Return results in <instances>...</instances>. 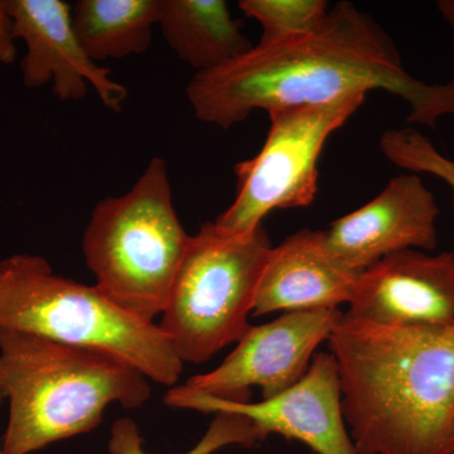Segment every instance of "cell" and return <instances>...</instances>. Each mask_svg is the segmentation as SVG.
Here are the masks:
<instances>
[{
    "label": "cell",
    "mask_w": 454,
    "mask_h": 454,
    "mask_svg": "<svg viewBox=\"0 0 454 454\" xmlns=\"http://www.w3.org/2000/svg\"><path fill=\"white\" fill-rule=\"evenodd\" d=\"M239 8L262 27L259 43H278L313 32L330 11L325 0H241Z\"/></svg>",
    "instance_id": "cell-17"
},
{
    "label": "cell",
    "mask_w": 454,
    "mask_h": 454,
    "mask_svg": "<svg viewBox=\"0 0 454 454\" xmlns=\"http://www.w3.org/2000/svg\"><path fill=\"white\" fill-rule=\"evenodd\" d=\"M0 328L106 354L167 387L184 372L160 325L122 309L95 286L57 276L42 256L0 260Z\"/></svg>",
    "instance_id": "cell-4"
},
{
    "label": "cell",
    "mask_w": 454,
    "mask_h": 454,
    "mask_svg": "<svg viewBox=\"0 0 454 454\" xmlns=\"http://www.w3.org/2000/svg\"><path fill=\"white\" fill-rule=\"evenodd\" d=\"M3 400H4V396H3L2 391H0V404H2ZM0 454H3L2 447H0Z\"/></svg>",
    "instance_id": "cell-21"
},
{
    "label": "cell",
    "mask_w": 454,
    "mask_h": 454,
    "mask_svg": "<svg viewBox=\"0 0 454 454\" xmlns=\"http://www.w3.org/2000/svg\"><path fill=\"white\" fill-rule=\"evenodd\" d=\"M252 420L244 415L219 411L215 413L207 432L190 452L186 454H214L226 446L253 447L262 442ZM138 426L130 418H121L114 422L110 430V454H146L143 448Z\"/></svg>",
    "instance_id": "cell-16"
},
{
    "label": "cell",
    "mask_w": 454,
    "mask_h": 454,
    "mask_svg": "<svg viewBox=\"0 0 454 454\" xmlns=\"http://www.w3.org/2000/svg\"><path fill=\"white\" fill-rule=\"evenodd\" d=\"M160 0H79L74 33L94 62L140 55L151 47Z\"/></svg>",
    "instance_id": "cell-15"
},
{
    "label": "cell",
    "mask_w": 454,
    "mask_h": 454,
    "mask_svg": "<svg viewBox=\"0 0 454 454\" xmlns=\"http://www.w3.org/2000/svg\"><path fill=\"white\" fill-rule=\"evenodd\" d=\"M16 41L8 0H0V64L13 65L16 62Z\"/></svg>",
    "instance_id": "cell-19"
},
{
    "label": "cell",
    "mask_w": 454,
    "mask_h": 454,
    "mask_svg": "<svg viewBox=\"0 0 454 454\" xmlns=\"http://www.w3.org/2000/svg\"><path fill=\"white\" fill-rule=\"evenodd\" d=\"M158 26L170 49L196 74L215 70L254 47L225 0H160Z\"/></svg>",
    "instance_id": "cell-14"
},
{
    "label": "cell",
    "mask_w": 454,
    "mask_h": 454,
    "mask_svg": "<svg viewBox=\"0 0 454 454\" xmlns=\"http://www.w3.org/2000/svg\"><path fill=\"white\" fill-rule=\"evenodd\" d=\"M342 317L339 309L301 310L252 325L220 366L188 379L184 387L235 402H249L250 387H259L262 399L279 395L306 375L316 348Z\"/></svg>",
    "instance_id": "cell-8"
},
{
    "label": "cell",
    "mask_w": 454,
    "mask_h": 454,
    "mask_svg": "<svg viewBox=\"0 0 454 454\" xmlns=\"http://www.w3.org/2000/svg\"><path fill=\"white\" fill-rule=\"evenodd\" d=\"M382 90L411 107L406 121L435 129L454 116V79L427 83L405 70L393 38L352 3L340 2L318 28L199 73L187 98L200 121L227 129L254 110L315 106Z\"/></svg>",
    "instance_id": "cell-1"
},
{
    "label": "cell",
    "mask_w": 454,
    "mask_h": 454,
    "mask_svg": "<svg viewBox=\"0 0 454 454\" xmlns=\"http://www.w3.org/2000/svg\"><path fill=\"white\" fill-rule=\"evenodd\" d=\"M14 35L26 43L20 61L23 83L28 89L52 82L62 101H79L89 85L101 103L121 113L128 90L112 77V71L92 61L82 49L73 25V7L64 0H8Z\"/></svg>",
    "instance_id": "cell-10"
},
{
    "label": "cell",
    "mask_w": 454,
    "mask_h": 454,
    "mask_svg": "<svg viewBox=\"0 0 454 454\" xmlns=\"http://www.w3.org/2000/svg\"><path fill=\"white\" fill-rule=\"evenodd\" d=\"M190 240L173 205L166 160L155 157L130 191L95 206L82 250L98 291L154 322L166 309Z\"/></svg>",
    "instance_id": "cell-5"
},
{
    "label": "cell",
    "mask_w": 454,
    "mask_h": 454,
    "mask_svg": "<svg viewBox=\"0 0 454 454\" xmlns=\"http://www.w3.org/2000/svg\"><path fill=\"white\" fill-rule=\"evenodd\" d=\"M361 273L328 250L325 231L300 230L271 250L253 316L337 309L349 303Z\"/></svg>",
    "instance_id": "cell-13"
},
{
    "label": "cell",
    "mask_w": 454,
    "mask_h": 454,
    "mask_svg": "<svg viewBox=\"0 0 454 454\" xmlns=\"http://www.w3.org/2000/svg\"><path fill=\"white\" fill-rule=\"evenodd\" d=\"M365 97L269 112L270 129L264 145L255 157L236 164L235 201L215 225L229 234H252L271 211L307 207L315 201L317 166L325 142L357 112Z\"/></svg>",
    "instance_id": "cell-7"
},
{
    "label": "cell",
    "mask_w": 454,
    "mask_h": 454,
    "mask_svg": "<svg viewBox=\"0 0 454 454\" xmlns=\"http://www.w3.org/2000/svg\"><path fill=\"white\" fill-rule=\"evenodd\" d=\"M438 217V203L422 178L397 176L372 201L333 221L325 245L349 268L364 271L403 250H434Z\"/></svg>",
    "instance_id": "cell-12"
},
{
    "label": "cell",
    "mask_w": 454,
    "mask_h": 454,
    "mask_svg": "<svg viewBox=\"0 0 454 454\" xmlns=\"http://www.w3.org/2000/svg\"><path fill=\"white\" fill-rule=\"evenodd\" d=\"M380 149L399 168L428 173L443 179L454 191V160L439 153L427 137L415 128L389 129L382 134Z\"/></svg>",
    "instance_id": "cell-18"
},
{
    "label": "cell",
    "mask_w": 454,
    "mask_h": 454,
    "mask_svg": "<svg viewBox=\"0 0 454 454\" xmlns=\"http://www.w3.org/2000/svg\"><path fill=\"white\" fill-rule=\"evenodd\" d=\"M345 316L384 327H454V254L385 256L361 273Z\"/></svg>",
    "instance_id": "cell-11"
},
{
    "label": "cell",
    "mask_w": 454,
    "mask_h": 454,
    "mask_svg": "<svg viewBox=\"0 0 454 454\" xmlns=\"http://www.w3.org/2000/svg\"><path fill=\"white\" fill-rule=\"evenodd\" d=\"M0 391L9 400L3 454H31L92 432L107 405L138 409L148 379L118 358L0 328Z\"/></svg>",
    "instance_id": "cell-3"
},
{
    "label": "cell",
    "mask_w": 454,
    "mask_h": 454,
    "mask_svg": "<svg viewBox=\"0 0 454 454\" xmlns=\"http://www.w3.org/2000/svg\"><path fill=\"white\" fill-rule=\"evenodd\" d=\"M447 454H454V444H453V447L450 448V452H448Z\"/></svg>",
    "instance_id": "cell-22"
},
{
    "label": "cell",
    "mask_w": 454,
    "mask_h": 454,
    "mask_svg": "<svg viewBox=\"0 0 454 454\" xmlns=\"http://www.w3.org/2000/svg\"><path fill=\"white\" fill-rule=\"evenodd\" d=\"M357 454H447L454 444V327L342 319L331 333Z\"/></svg>",
    "instance_id": "cell-2"
},
{
    "label": "cell",
    "mask_w": 454,
    "mask_h": 454,
    "mask_svg": "<svg viewBox=\"0 0 454 454\" xmlns=\"http://www.w3.org/2000/svg\"><path fill=\"white\" fill-rule=\"evenodd\" d=\"M437 8L441 12L442 17L448 23V26L450 27L454 47V0H439Z\"/></svg>",
    "instance_id": "cell-20"
},
{
    "label": "cell",
    "mask_w": 454,
    "mask_h": 454,
    "mask_svg": "<svg viewBox=\"0 0 454 454\" xmlns=\"http://www.w3.org/2000/svg\"><path fill=\"white\" fill-rule=\"evenodd\" d=\"M164 403L201 413L244 415L262 441L280 434L307 444L317 454H357L343 420L339 367L331 352L317 354L309 372L291 389L259 403L220 399L184 385L170 389Z\"/></svg>",
    "instance_id": "cell-9"
},
{
    "label": "cell",
    "mask_w": 454,
    "mask_h": 454,
    "mask_svg": "<svg viewBox=\"0 0 454 454\" xmlns=\"http://www.w3.org/2000/svg\"><path fill=\"white\" fill-rule=\"evenodd\" d=\"M271 250L262 225L234 235L206 223L191 236L158 325L182 363H206L243 339Z\"/></svg>",
    "instance_id": "cell-6"
}]
</instances>
